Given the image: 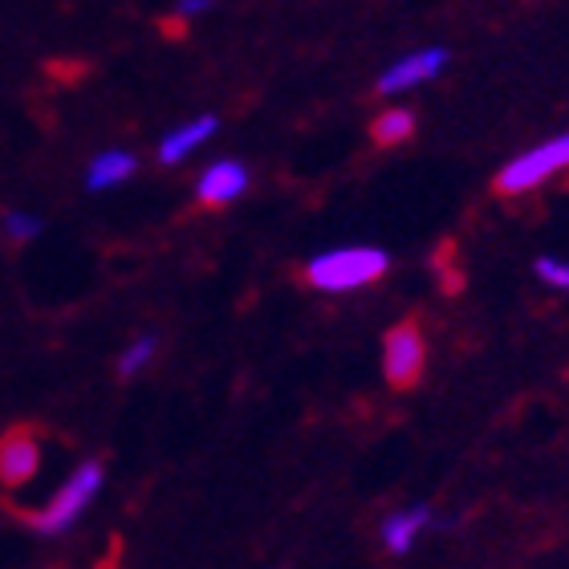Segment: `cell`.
Segmentation results:
<instances>
[{
	"label": "cell",
	"mask_w": 569,
	"mask_h": 569,
	"mask_svg": "<svg viewBox=\"0 0 569 569\" xmlns=\"http://www.w3.org/2000/svg\"><path fill=\"white\" fill-rule=\"evenodd\" d=\"M423 333H419L416 321H399L391 333H387V342H382V370H387V379L391 387H411L419 382L423 375Z\"/></svg>",
	"instance_id": "obj_4"
},
{
	"label": "cell",
	"mask_w": 569,
	"mask_h": 569,
	"mask_svg": "<svg viewBox=\"0 0 569 569\" xmlns=\"http://www.w3.org/2000/svg\"><path fill=\"white\" fill-rule=\"evenodd\" d=\"M4 232H9L12 240H33L37 232H41V220L24 212H9L4 216Z\"/></svg>",
	"instance_id": "obj_13"
},
{
	"label": "cell",
	"mask_w": 569,
	"mask_h": 569,
	"mask_svg": "<svg viewBox=\"0 0 569 569\" xmlns=\"http://www.w3.org/2000/svg\"><path fill=\"white\" fill-rule=\"evenodd\" d=\"M183 21H188V17H179V21H159V29H163L167 37H176V41H179V37H183Z\"/></svg>",
	"instance_id": "obj_16"
},
{
	"label": "cell",
	"mask_w": 569,
	"mask_h": 569,
	"mask_svg": "<svg viewBox=\"0 0 569 569\" xmlns=\"http://www.w3.org/2000/svg\"><path fill=\"white\" fill-rule=\"evenodd\" d=\"M244 188H249V171L228 159V163H212L203 171L200 183H196V200H200L203 208H220V203L237 200Z\"/></svg>",
	"instance_id": "obj_7"
},
{
	"label": "cell",
	"mask_w": 569,
	"mask_h": 569,
	"mask_svg": "<svg viewBox=\"0 0 569 569\" xmlns=\"http://www.w3.org/2000/svg\"><path fill=\"white\" fill-rule=\"evenodd\" d=\"M387 252L379 249H333L321 252L318 261H309L306 277L313 289H330V293H342V289H358V284L379 281L387 273Z\"/></svg>",
	"instance_id": "obj_1"
},
{
	"label": "cell",
	"mask_w": 569,
	"mask_h": 569,
	"mask_svg": "<svg viewBox=\"0 0 569 569\" xmlns=\"http://www.w3.org/2000/svg\"><path fill=\"white\" fill-rule=\"evenodd\" d=\"M566 167H569V131L558 134V139L541 142L533 151L517 154V159L497 176L492 188H497V196H521V191L541 188L549 176H558Z\"/></svg>",
	"instance_id": "obj_2"
},
{
	"label": "cell",
	"mask_w": 569,
	"mask_h": 569,
	"mask_svg": "<svg viewBox=\"0 0 569 569\" xmlns=\"http://www.w3.org/2000/svg\"><path fill=\"white\" fill-rule=\"evenodd\" d=\"M131 171H134L131 151H102L94 163H90V171H86V188L110 191V188H119V183H127Z\"/></svg>",
	"instance_id": "obj_9"
},
{
	"label": "cell",
	"mask_w": 569,
	"mask_h": 569,
	"mask_svg": "<svg viewBox=\"0 0 569 569\" xmlns=\"http://www.w3.org/2000/svg\"><path fill=\"white\" fill-rule=\"evenodd\" d=\"M212 9V0H179V17H200V12H208Z\"/></svg>",
	"instance_id": "obj_15"
},
{
	"label": "cell",
	"mask_w": 569,
	"mask_h": 569,
	"mask_svg": "<svg viewBox=\"0 0 569 569\" xmlns=\"http://www.w3.org/2000/svg\"><path fill=\"white\" fill-rule=\"evenodd\" d=\"M537 277H541L546 284H553V289H569V264L566 261L541 257V261H537Z\"/></svg>",
	"instance_id": "obj_14"
},
{
	"label": "cell",
	"mask_w": 569,
	"mask_h": 569,
	"mask_svg": "<svg viewBox=\"0 0 569 569\" xmlns=\"http://www.w3.org/2000/svg\"><path fill=\"white\" fill-rule=\"evenodd\" d=\"M151 355H154V338H139V342L122 355V362H119V375L122 379H131V375H139L147 362H151Z\"/></svg>",
	"instance_id": "obj_12"
},
{
	"label": "cell",
	"mask_w": 569,
	"mask_h": 569,
	"mask_svg": "<svg viewBox=\"0 0 569 569\" xmlns=\"http://www.w3.org/2000/svg\"><path fill=\"white\" fill-rule=\"evenodd\" d=\"M448 66V49H419V53H411V58H403L399 66H391V70L379 78V94H403V90H411V86L427 82V78H436L439 70Z\"/></svg>",
	"instance_id": "obj_5"
},
{
	"label": "cell",
	"mask_w": 569,
	"mask_h": 569,
	"mask_svg": "<svg viewBox=\"0 0 569 569\" xmlns=\"http://www.w3.org/2000/svg\"><path fill=\"white\" fill-rule=\"evenodd\" d=\"M411 134H416V114L411 110H387V114L370 122V139L379 142V147H399Z\"/></svg>",
	"instance_id": "obj_11"
},
{
	"label": "cell",
	"mask_w": 569,
	"mask_h": 569,
	"mask_svg": "<svg viewBox=\"0 0 569 569\" xmlns=\"http://www.w3.org/2000/svg\"><path fill=\"white\" fill-rule=\"evenodd\" d=\"M427 509H407V512H395L391 521L382 525V541H387V549L391 553H407V549L416 546V537L427 529Z\"/></svg>",
	"instance_id": "obj_10"
},
{
	"label": "cell",
	"mask_w": 569,
	"mask_h": 569,
	"mask_svg": "<svg viewBox=\"0 0 569 569\" xmlns=\"http://www.w3.org/2000/svg\"><path fill=\"white\" fill-rule=\"evenodd\" d=\"M216 114H203V119H196V122H188V127H179V131H171L163 142H159V163H179L183 154L191 151V147H200L203 139H212L216 134Z\"/></svg>",
	"instance_id": "obj_8"
},
{
	"label": "cell",
	"mask_w": 569,
	"mask_h": 569,
	"mask_svg": "<svg viewBox=\"0 0 569 569\" xmlns=\"http://www.w3.org/2000/svg\"><path fill=\"white\" fill-rule=\"evenodd\" d=\"M41 463V448H37L33 431H9L0 439V480L4 485H24L37 476Z\"/></svg>",
	"instance_id": "obj_6"
},
{
	"label": "cell",
	"mask_w": 569,
	"mask_h": 569,
	"mask_svg": "<svg viewBox=\"0 0 569 569\" xmlns=\"http://www.w3.org/2000/svg\"><path fill=\"white\" fill-rule=\"evenodd\" d=\"M98 485H102V468H98V463H82V468L61 485L58 497L49 500L41 512L29 517L33 529L37 533H61V529H70V525L78 521V512L86 509V500L98 492Z\"/></svg>",
	"instance_id": "obj_3"
}]
</instances>
